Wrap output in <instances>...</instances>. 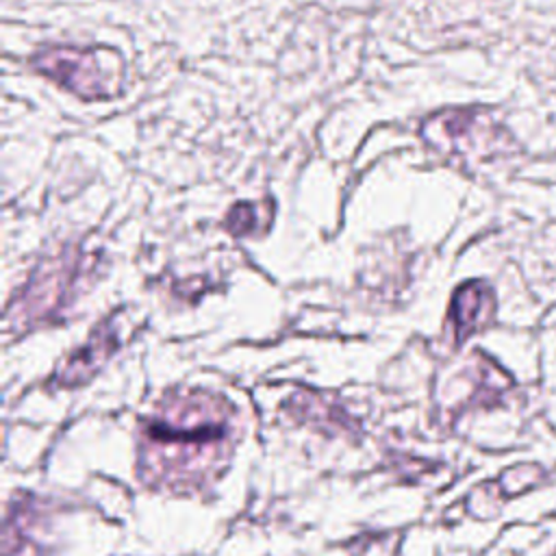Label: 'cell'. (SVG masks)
<instances>
[{
    "mask_svg": "<svg viewBox=\"0 0 556 556\" xmlns=\"http://www.w3.org/2000/svg\"><path fill=\"white\" fill-rule=\"evenodd\" d=\"M33 67L80 100H109L122 91L124 63L111 48L54 46L30 59Z\"/></svg>",
    "mask_w": 556,
    "mask_h": 556,
    "instance_id": "obj_1",
    "label": "cell"
},
{
    "mask_svg": "<svg viewBox=\"0 0 556 556\" xmlns=\"http://www.w3.org/2000/svg\"><path fill=\"white\" fill-rule=\"evenodd\" d=\"M421 135L434 150L473 161L508 156L517 150L515 137L491 111L478 106L441 111L424 122Z\"/></svg>",
    "mask_w": 556,
    "mask_h": 556,
    "instance_id": "obj_2",
    "label": "cell"
},
{
    "mask_svg": "<svg viewBox=\"0 0 556 556\" xmlns=\"http://www.w3.org/2000/svg\"><path fill=\"white\" fill-rule=\"evenodd\" d=\"M493 313L495 298L491 287L484 285L482 280H471L456 289L450 306V321L454 328L456 343H463L469 334L491 324Z\"/></svg>",
    "mask_w": 556,
    "mask_h": 556,
    "instance_id": "obj_3",
    "label": "cell"
}]
</instances>
